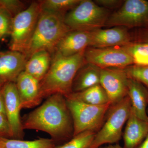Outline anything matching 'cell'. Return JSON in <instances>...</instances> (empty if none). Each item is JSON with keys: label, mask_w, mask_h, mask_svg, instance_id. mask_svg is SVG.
<instances>
[{"label": "cell", "mask_w": 148, "mask_h": 148, "mask_svg": "<svg viewBox=\"0 0 148 148\" xmlns=\"http://www.w3.org/2000/svg\"><path fill=\"white\" fill-rule=\"evenodd\" d=\"M41 12L38 1L14 16L12 21L10 49L25 54L36 27Z\"/></svg>", "instance_id": "52a82bcc"}, {"label": "cell", "mask_w": 148, "mask_h": 148, "mask_svg": "<svg viewBox=\"0 0 148 148\" xmlns=\"http://www.w3.org/2000/svg\"><path fill=\"white\" fill-rule=\"evenodd\" d=\"M110 10L90 0H81L65 15L64 21L71 31L91 32L105 27Z\"/></svg>", "instance_id": "277c9868"}, {"label": "cell", "mask_w": 148, "mask_h": 148, "mask_svg": "<svg viewBox=\"0 0 148 148\" xmlns=\"http://www.w3.org/2000/svg\"><path fill=\"white\" fill-rule=\"evenodd\" d=\"M122 47L131 55L135 65H138L140 61L148 57V41L141 43L131 42Z\"/></svg>", "instance_id": "cb8c5ba5"}, {"label": "cell", "mask_w": 148, "mask_h": 148, "mask_svg": "<svg viewBox=\"0 0 148 148\" xmlns=\"http://www.w3.org/2000/svg\"><path fill=\"white\" fill-rule=\"evenodd\" d=\"M0 137L12 139V133L5 115L0 113Z\"/></svg>", "instance_id": "83f0119b"}, {"label": "cell", "mask_w": 148, "mask_h": 148, "mask_svg": "<svg viewBox=\"0 0 148 148\" xmlns=\"http://www.w3.org/2000/svg\"><path fill=\"white\" fill-rule=\"evenodd\" d=\"M5 83V82H4L2 80L0 79V87L3 86V85Z\"/></svg>", "instance_id": "d6a6232c"}, {"label": "cell", "mask_w": 148, "mask_h": 148, "mask_svg": "<svg viewBox=\"0 0 148 148\" xmlns=\"http://www.w3.org/2000/svg\"><path fill=\"white\" fill-rule=\"evenodd\" d=\"M5 115L10 125L12 139L24 140L25 132L22 126L20 100L15 83L5 82L1 87Z\"/></svg>", "instance_id": "30bf717a"}, {"label": "cell", "mask_w": 148, "mask_h": 148, "mask_svg": "<svg viewBox=\"0 0 148 148\" xmlns=\"http://www.w3.org/2000/svg\"><path fill=\"white\" fill-rule=\"evenodd\" d=\"M65 15L41 11L36 27L25 55L27 60L35 52L45 50L51 54L61 39L71 31L64 21Z\"/></svg>", "instance_id": "3957f363"}, {"label": "cell", "mask_w": 148, "mask_h": 148, "mask_svg": "<svg viewBox=\"0 0 148 148\" xmlns=\"http://www.w3.org/2000/svg\"><path fill=\"white\" fill-rule=\"evenodd\" d=\"M148 135V122L139 118L131 108L123 134V148H137Z\"/></svg>", "instance_id": "2e32d148"}, {"label": "cell", "mask_w": 148, "mask_h": 148, "mask_svg": "<svg viewBox=\"0 0 148 148\" xmlns=\"http://www.w3.org/2000/svg\"><path fill=\"white\" fill-rule=\"evenodd\" d=\"M132 38L125 27H116L100 29L91 32L89 47H120L132 42Z\"/></svg>", "instance_id": "7c38bea8"}, {"label": "cell", "mask_w": 148, "mask_h": 148, "mask_svg": "<svg viewBox=\"0 0 148 148\" xmlns=\"http://www.w3.org/2000/svg\"><path fill=\"white\" fill-rule=\"evenodd\" d=\"M123 69L128 78L142 84L148 90V66L133 64Z\"/></svg>", "instance_id": "d4e9b609"}, {"label": "cell", "mask_w": 148, "mask_h": 148, "mask_svg": "<svg viewBox=\"0 0 148 148\" xmlns=\"http://www.w3.org/2000/svg\"><path fill=\"white\" fill-rule=\"evenodd\" d=\"M84 51L69 56L54 52L47 73L40 82L43 99L56 93L67 98L71 94L74 78L79 70L86 63Z\"/></svg>", "instance_id": "7a4b0ae2"}, {"label": "cell", "mask_w": 148, "mask_h": 148, "mask_svg": "<svg viewBox=\"0 0 148 148\" xmlns=\"http://www.w3.org/2000/svg\"><path fill=\"white\" fill-rule=\"evenodd\" d=\"M13 18L8 12L0 6V40L10 36Z\"/></svg>", "instance_id": "484cf974"}, {"label": "cell", "mask_w": 148, "mask_h": 148, "mask_svg": "<svg viewBox=\"0 0 148 148\" xmlns=\"http://www.w3.org/2000/svg\"><path fill=\"white\" fill-rule=\"evenodd\" d=\"M96 132L87 131L74 136L71 140L55 148H90Z\"/></svg>", "instance_id": "603a6c76"}, {"label": "cell", "mask_w": 148, "mask_h": 148, "mask_svg": "<svg viewBox=\"0 0 148 148\" xmlns=\"http://www.w3.org/2000/svg\"><path fill=\"white\" fill-rule=\"evenodd\" d=\"M98 5L109 10L120 8L124 1L119 0H96L94 1Z\"/></svg>", "instance_id": "f1b7e54d"}, {"label": "cell", "mask_w": 148, "mask_h": 148, "mask_svg": "<svg viewBox=\"0 0 148 148\" xmlns=\"http://www.w3.org/2000/svg\"><path fill=\"white\" fill-rule=\"evenodd\" d=\"M127 86V96L130 99L132 111L139 118L148 122V89L142 84L129 78Z\"/></svg>", "instance_id": "e0dca14e"}, {"label": "cell", "mask_w": 148, "mask_h": 148, "mask_svg": "<svg viewBox=\"0 0 148 148\" xmlns=\"http://www.w3.org/2000/svg\"><path fill=\"white\" fill-rule=\"evenodd\" d=\"M101 69L93 64L88 63L84 64L79 70L74 78L72 92H80L100 84Z\"/></svg>", "instance_id": "ac0fdd59"}, {"label": "cell", "mask_w": 148, "mask_h": 148, "mask_svg": "<svg viewBox=\"0 0 148 148\" xmlns=\"http://www.w3.org/2000/svg\"><path fill=\"white\" fill-rule=\"evenodd\" d=\"M66 99L73 118L74 136L85 131L97 133L104 123L111 106L110 103L93 106L73 99Z\"/></svg>", "instance_id": "8992f818"}, {"label": "cell", "mask_w": 148, "mask_h": 148, "mask_svg": "<svg viewBox=\"0 0 148 148\" xmlns=\"http://www.w3.org/2000/svg\"><path fill=\"white\" fill-rule=\"evenodd\" d=\"M137 148H148V135L143 143Z\"/></svg>", "instance_id": "4dcf8cb0"}, {"label": "cell", "mask_w": 148, "mask_h": 148, "mask_svg": "<svg viewBox=\"0 0 148 148\" xmlns=\"http://www.w3.org/2000/svg\"><path fill=\"white\" fill-rule=\"evenodd\" d=\"M1 87H0V113L5 115L4 99Z\"/></svg>", "instance_id": "f546056e"}, {"label": "cell", "mask_w": 148, "mask_h": 148, "mask_svg": "<svg viewBox=\"0 0 148 148\" xmlns=\"http://www.w3.org/2000/svg\"><path fill=\"white\" fill-rule=\"evenodd\" d=\"M90 40L91 32L70 31L58 43L55 52L64 56L75 55L89 47Z\"/></svg>", "instance_id": "9a60e30c"}, {"label": "cell", "mask_w": 148, "mask_h": 148, "mask_svg": "<svg viewBox=\"0 0 148 148\" xmlns=\"http://www.w3.org/2000/svg\"><path fill=\"white\" fill-rule=\"evenodd\" d=\"M131 102L128 96L111 106L101 129L95 134L90 148H99L105 144H113L121 138L122 129L130 114Z\"/></svg>", "instance_id": "5b68a950"}, {"label": "cell", "mask_w": 148, "mask_h": 148, "mask_svg": "<svg viewBox=\"0 0 148 148\" xmlns=\"http://www.w3.org/2000/svg\"><path fill=\"white\" fill-rule=\"evenodd\" d=\"M66 98L93 106H102L110 103L106 91L100 84L80 92H73Z\"/></svg>", "instance_id": "ffe728a7"}, {"label": "cell", "mask_w": 148, "mask_h": 148, "mask_svg": "<svg viewBox=\"0 0 148 148\" xmlns=\"http://www.w3.org/2000/svg\"><path fill=\"white\" fill-rule=\"evenodd\" d=\"M27 60L25 54L18 51H0V79L5 83H15L24 71Z\"/></svg>", "instance_id": "5bb4252c"}, {"label": "cell", "mask_w": 148, "mask_h": 148, "mask_svg": "<svg viewBox=\"0 0 148 148\" xmlns=\"http://www.w3.org/2000/svg\"><path fill=\"white\" fill-rule=\"evenodd\" d=\"M21 110L38 106L43 100L40 94V82L24 71L16 82Z\"/></svg>", "instance_id": "4fadbf2b"}, {"label": "cell", "mask_w": 148, "mask_h": 148, "mask_svg": "<svg viewBox=\"0 0 148 148\" xmlns=\"http://www.w3.org/2000/svg\"><path fill=\"white\" fill-rule=\"evenodd\" d=\"M0 6L8 12L13 18L27 8L23 2L18 0H0Z\"/></svg>", "instance_id": "4316f807"}, {"label": "cell", "mask_w": 148, "mask_h": 148, "mask_svg": "<svg viewBox=\"0 0 148 148\" xmlns=\"http://www.w3.org/2000/svg\"><path fill=\"white\" fill-rule=\"evenodd\" d=\"M84 57L86 63L101 69H124L134 64L132 56L122 47H88L84 51Z\"/></svg>", "instance_id": "9c48e42d"}, {"label": "cell", "mask_w": 148, "mask_h": 148, "mask_svg": "<svg viewBox=\"0 0 148 148\" xmlns=\"http://www.w3.org/2000/svg\"><path fill=\"white\" fill-rule=\"evenodd\" d=\"M81 0H44L38 1L41 11L66 15Z\"/></svg>", "instance_id": "7402d4cb"}, {"label": "cell", "mask_w": 148, "mask_h": 148, "mask_svg": "<svg viewBox=\"0 0 148 148\" xmlns=\"http://www.w3.org/2000/svg\"><path fill=\"white\" fill-rule=\"evenodd\" d=\"M21 123L24 130L47 133L56 146L68 142L74 136L73 118L66 97L59 93L48 97L41 106L24 115Z\"/></svg>", "instance_id": "6da1fadb"}, {"label": "cell", "mask_w": 148, "mask_h": 148, "mask_svg": "<svg viewBox=\"0 0 148 148\" xmlns=\"http://www.w3.org/2000/svg\"><path fill=\"white\" fill-rule=\"evenodd\" d=\"M105 27L135 28L148 27V1L126 0L110 14Z\"/></svg>", "instance_id": "ba28073f"}, {"label": "cell", "mask_w": 148, "mask_h": 148, "mask_svg": "<svg viewBox=\"0 0 148 148\" xmlns=\"http://www.w3.org/2000/svg\"><path fill=\"white\" fill-rule=\"evenodd\" d=\"M103 148H123L121 146H120L119 145H110L107 146V147H103Z\"/></svg>", "instance_id": "1f68e13d"}, {"label": "cell", "mask_w": 148, "mask_h": 148, "mask_svg": "<svg viewBox=\"0 0 148 148\" xmlns=\"http://www.w3.org/2000/svg\"><path fill=\"white\" fill-rule=\"evenodd\" d=\"M54 141L51 138H39L32 141L1 138L0 148H55Z\"/></svg>", "instance_id": "44dd1931"}, {"label": "cell", "mask_w": 148, "mask_h": 148, "mask_svg": "<svg viewBox=\"0 0 148 148\" xmlns=\"http://www.w3.org/2000/svg\"><path fill=\"white\" fill-rule=\"evenodd\" d=\"M128 77L123 69H101L100 84L104 88L111 106L127 96Z\"/></svg>", "instance_id": "8fae6325"}, {"label": "cell", "mask_w": 148, "mask_h": 148, "mask_svg": "<svg viewBox=\"0 0 148 148\" xmlns=\"http://www.w3.org/2000/svg\"><path fill=\"white\" fill-rule=\"evenodd\" d=\"M51 59L52 55L47 51L35 52L27 60L24 71L40 82L47 73Z\"/></svg>", "instance_id": "d6986e66"}]
</instances>
